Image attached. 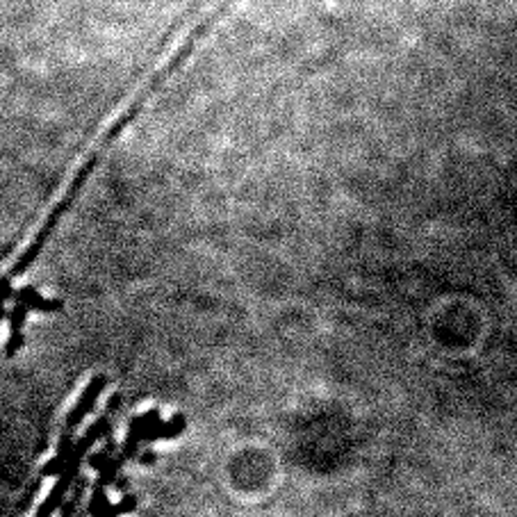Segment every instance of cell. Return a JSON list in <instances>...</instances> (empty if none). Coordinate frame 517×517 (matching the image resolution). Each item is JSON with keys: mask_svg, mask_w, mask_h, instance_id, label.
<instances>
[{"mask_svg": "<svg viewBox=\"0 0 517 517\" xmlns=\"http://www.w3.org/2000/svg\"><path fill=\"white\" fill-rule=\"evenodd\" d=\"M108 385V376L105 374H96L91 381L87 383V387L83 390V395H80L78 399V404L73 406V410L68 412V417H66V431H75L80 424H83V419L91 412V408L96 406V401L100 397V392L105 390Z\"/></svg>", "mask_w": 517, "mask_h": 517, "instance_id": "cell-1", "label": "cell"}, {"mask_svg": "<svg viewBox=\"0 0 517 517\" xmlns=\"http://www.w3.org/2000/svg\"><path fill=\"white\" fill-rule=\"evenodd\" d=\"M14 301L26 303L30 310H41V313H60L64 308V303L57 301V298H43L37 287H32V285H23L21 290H16Z\"/></svg>", "mask_w": 517, "mask_h": 517, "instance_id": "cell-2", "label": "cell"}, {"mask_svg": "<svg viewBox=\"0 0 517 517\" xmlns=\"http://www.w3.org/2000/svg\"><path fill=\"white\" fill-rule=\"evenodd\" d=\"M185 427H187V422H185V417L180 415H174L169 422H160L157 427L148 433V438H146V442H153V440H171V438H178V435L185 431Z\"/></svg>", "mask_w": 517, "mask_h": 517, "instance_id": "cell-3", "label": "cell"}, {"mask_svg": "<svg viewBox=\"0 0 517 517\" xmlns=\"http://www.w3.org/2000/svg\"><path fill=\"white\" fill-rule=\"evenodd\" d=\"M28 313H30V308L26 303H19L16 306H11V310L7 313V321H9V333H21L23 330V324H26V319H28Z\"/></svg>", "mask_w": 517, "mask_h": 517, "instance_id": "cell-4", "label": "cell"}, {"mask_svg": "<svg viewBox=\"0 0 517 517\" xmlns=\"http://www.w3.org/2000/svg\"><path fill=\"white\" fill-rule=\"evenodd\" d=\"M135 508H137V497L128 495V497H123L119 503H110L105 517H119V515H125V513H132Z\"/></svg>", "mask_w": 517, "mask_h": 517, "instance_id": "cell-5", "label": "cell"}, {"mask_svg": "<svg viewBox=\"0 0 517 517\" xmlns=\"http://www.w3.org/2000/svg\"><path fill=\"white\" fill-rule=\"evenodd\" d=\"M112 451H114V444H112V442H108L105 449H100L98 454H94V456L89 458V465L94 467V469H98V472H100V469L108 465V461H110V454H112Z\"/></svg>", "mask_w": 517, "mask_h": 517, "instance_id": "cell-6", "label": "cell"}, {"mask_svg": "<svg viewBox=\"0 0 517 517\" xmlns=\"http://www.w3.org/2000/svg\"><path fill=\"white\" fill-rule=\"evenodd\" d=\"M140 463H142V465H153V463H155V454H153V451H144V454L140 456Z\"/></svg>", "mask_w": 517, "mask_h": 517, "instance_id": "cell-7", "label": "cell"}]
</instances>
